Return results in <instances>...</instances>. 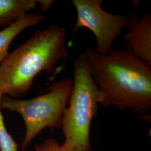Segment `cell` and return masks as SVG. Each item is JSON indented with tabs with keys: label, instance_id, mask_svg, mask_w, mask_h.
I'll use <instances>...</instances> for the list:
<instances>
[{
	"label": "cell",
	"instance_id": "obj_5",
	"mask_svg": "<svg viewBox=\"0 0 151 151\" xmlns=\"http://www.w3.org/2000/svg\"><path fill=\"white\" fill-rule=\"evenodd\" d=\"M72 4L77 11V20L72 31V39L78 29L86 27L91 31L96 38L95 52L104 55H108L113 48L116 38L122 35L123 29L128 27L129 16L111 14L104 10L101 7L102 0H73Z\"/></svg>",
	"mask_w": 151,
	"mask_h": 151
},
{
	"label": "cell",
	"instance_id": "obj_8",
	"mask_svg": "<svg viewBox=\"0 0 151 151\" xmlns=\"http://www.w3.org/2000/svg\"><path fill=\"white\" fill-rule=\"evenodd\" d=\"M37 0H0V27H6L34 9Z\"/></svg>",
	"mask_w": 151,
	"mask_h": 151
},
{
	"label": "cell",
	"instance_id": "obj_10",
	"mask_svg": "<svg viewBox=\"0 0 151 151\" xmlns=\"http://www.w3.org/2000/svg\"><path fill=\"white\" fill-rule=\"evenodd\" d=\"M35 151H67L60 145L57 141L53 139L49 138L44 140L40 145L35 147Z\"/></svg>",
	"mask_w": 151,
	"mask_h": 151
},
{
	"label": "cell",
	"instance_id": "obj_4",
	"mask_svg": "<svg viewBox=\"0 0 151 151\" xmlns=\"http://www.w3.org/2000/svg\"><path fill=\"white\" fill-rule=\"evenodd\" d=\"M73 85L72 79L65 78L54 82L48 92L38 97L22 100L3 96L1 109L17 113L24 122L26 132L21 145L23 150L44 129L61 128Z\"/></svg>",
	"mask_w": 151,
	"mask_h": 151
},
{
	"label": "cell",
	"instance_id": "obj_12",
	"mask_svg": "<svg viewBox=\"0 0 151 151\" xmlns=\"http://www.w3.org/2000/svg\"><path fill=\"white\" fill-rule=\"evenodd\" d=\"M0 151H1V149H0Z\"/></svg>",
	"mask_w": 151,
	"mask_h": 151
},
{
	"label": "cell",
	"instance_id": "obj_7",
	"mask_svg": "<svg viewBox=\"0 0 151 151\" xmlns=\"http://www.w3.org/2000/svg\"><path fill=\"white\" fill-rule=\"evenodd\" d=\"M45 19V17L40 14L27 13L17 22L0 31V63L9 53L10 45L15 38L27 28L38 25Z\"/></svg>",
	"mask_w": 151,
	"mask_h": 151
},
{
	"label": "cell",
	"instance_id": "obj_6",
	"mask_svg": "<svg viewBox=\"0 0 151 151\" xmlns=\"http://www.w3.org/2000/svg\"><path fill=\"white\" fill-rule=\"evenodd\" d=\"M129 32L124 35L127 49L151 67V15L146 12L138 20L135 12L129 16Z\"/></svg>",
	"mask_w": 151,
	"mask_h": 151
},
{
	"label": "cell",
	"instance_id": "obj_9",
	"mask_svg": "<svg viewBox=\"0 0 151 151\" xmlns=\"http://www.w3.org/2000/svg\"><path fill=\"white\" fill-rule=\"evenodd\" d=\"M4 96L0 90V149L1 151H17L18 145L6 130L1 111V101Z\"/></svg>",
	"mask_w": 151,
	"mask_h": 151
},
{
	"label": "cell",
	"instance_id": "obj_3",
	"mask_svg": "<svg viewBox=\"0 0 151 151\" xmlns=\"http://www.w3.org/2000/svg\"><path fill=\"white\" fill-rule=\"evenodd\" d=\"M73 72V88L62 119L65 140L61 146L67 151H92L90 128L98 105L101 103V95L93 80L83 52L75 60Z\"/></svg>",
	"mask_w": 151,
	"mask_h": 151
},
{
	"label": "cell",
	"instance_id": "obj_2",
	"mask_svg": "<svg viewBox=\"0 0 151 151\" xmlns=\"http://www.w3.org/2000/svg\"><path fill=\"white\" fill-rule=\"evenodd\" d=\"M66 30L56 25L38 30L0 63V90L16 99L28 93L41 72L53 74L65 60Z\"/></svg>",
	"mask_w": 151,
	"mask_h": 151
},
{
	"label": "cell",
	"instance_id": "obj_1",
	"mask_svg": "<svg viewBox=\"0 0 151 151\" xmlns=\"http://www.w3.org/2000/svg\"><path fill=\"white\" fill-rule=\"evenodd\" d=\"M104 107L146 113L151 108V67L127 49L112 48L101 55L91 47L83 52Z\"/></svg>",
	"mask_w": 151,
	"mask_h": 151
},
{
	"label": "cell",
	"instance_id": "obj_11",
	"mask_svg": "<svg viewBox=\"0 0 151 151\" xmlns=\"http://www.w3.org/2000/svg\"><path fill=\"white\" fill-rule=\"evenodd\" d=\"M37 1L38 4L40 5L41 9L43 11L49 10L54 2V1L52 0H39Z\"/></svg>",
	"mask_w": 151,
	"mask_h": 151
}]
</instances>
